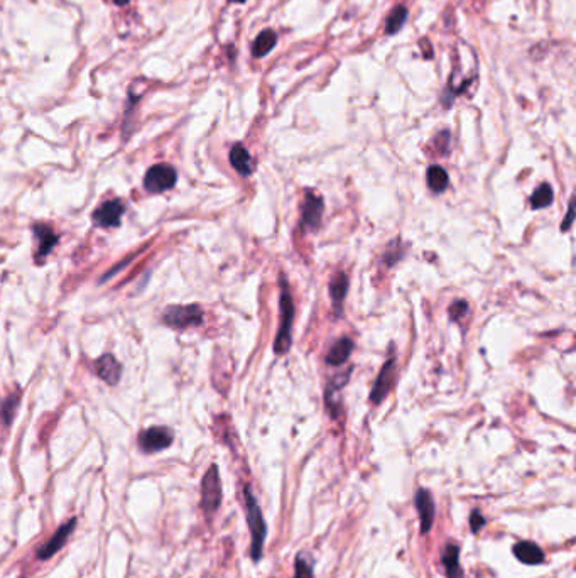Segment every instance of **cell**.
<instances>
[{
  "mask_svg": "<svg viewBox=\"0 0 576 578\" xmlns=\"http://www.w3.org/2000/svg\"><path fill=\"white\" fill-rule=\"evenodd\" d=\"M276 43H278V36H276L274 31H271V29L262 31L252 44V55L256 58L266 56L267 53H271L272 50H274Z\"/></svg>",
  "mask_w": 576,
  "mask_h": 578,
  "instance_id": "19",
  "label": "cell"
},
{
  "mask_svg": "<svg viewBox=\"0 0 576 578\" xmlns=\"http://www.w3.org/2000/svg\"><path fill=\"white\" fill-rule=\"evenodd\" d=\"M441 563L445 567L446 578H463V568L460 565V546L448 543L441 553Z\"/></svg>",
  "mask_w": 576,
  "mask_h": 578,
  "instance_id": "14",
  "label": "cell"
},
{
  "mask_svg": "<svg viewBox=\"0 0 576 578\" xmlns=\"http://www.w3.org/2000/svg\"><path fill=\"white\" fill-rule=\"evenodd\" d=\"M125 208L120 200H112V202H105L104 205L93 212V222L98 227H117L122 219Z\"/></svg>",
  "mask_w": 576,
  "mask_h": 578,
  "instance_id": "10",
  "label": "cell"
},
{
  "mask_svg": "<svg viewBox=\"0 0 576 578\" xmlns=\"http://www.w3.org/2000/svg\"><path fill=\"white\" fill-rule=\"evenodd\" d=\"M34 234H36V239H38L39 246H38V259H44L49 252H51V249L56 246L58 242V235L53 232L51 227L44 225V224H38L34 225Z\"/></svg>",
  "mask_w": 576,
  "mask_h": 578,
  "instance_id": "17",
  "label": "cell"
},
{
  "mask_svg": "<svg viewBox=\"0 0 576 578\" xmlns=\"http://www.w3.org/2000/svg\"><path fill=\"white\" fill-rule=\"evenodd\" d=\"M426 178H428V185H430L431 191H435V193H443V191L448 188V185H450L448 173H446L445 168L438 166V164H433L431 168H428Z\"/></svg>",
  "mask_w": 576,
  "mask_h": 578,
  "instance_id": "20",
  "label": "cell"
},
{
  "mask_svg": "<svg viewBox=\"0 0 576 578\" xmlns=\"http://www.w3.org/2000/svg\"><path fill=\"white\" fill-rule=\"evenodd\" d=\"M487 524V519L484 518V514L480 513V511H473V513L470 514V529H472V533L473 535H475V533H479L482 528H484Z\"/></svg>",
  "mask_w": 576,
  "mask_h": 578,
  "instance_id": "26",
  "label": "cell"
},
{
  "mask_svg": "<svg viewBox=\"0 0 576 578\" xmlns=\"http://www.w3.org/2000/svg\"><path fill=\"white\" fill-rule=\"evenodd\" d=\"M348 291V276L345 273H337L330 281V296H332L333 306L337 313H342V305Z\"/></svg>",
  "mask_w": 576,
  "mask_h": 578,
  "instance_id": "18",
  "label": "cell"
},
{
  "mask_svg": "<svg viewBox=\"0 0 576 578\" xmlns=\"http://www.w3.org/2000/svg\"><path fill=\"white\" fill-rule=\"evenodd\" d=\"M352 352H354V342L347 339V337H343V339L338 340L337 344L330 349V352L327 354V364L335 367L343 366V364L350 359Z\"/></svg>",
  "mask_w": 576,
  "mask_h": 578,
  "instance_id": "16",
  "label": "cell"
},
{
  "mask_svg": "<svg viewBox=\"0 0 576 578\" xmlns=\"http://www.w3.org/2000/svg\"><path fill=\"white\" fill-rule=\"evenodd\" d=\"M176 170L169 164H154L144 176V186L151 193H163L176 185Z\"/></svg>",
  "mask_w": 576,
  "mask_h": 578,
  "instance_id": "5",
  "label": "cell"
},
{
  "mask_svg": "<svg viewBox=\"0 0 576 578\" xmlns=\"http://www.w3.org/2000/svg\"><path fill=\"white\" fill-rule=\"evenodd\" d=\"M97 367V374L100 379H104L107 384L115 386L120 381V376H122V367L117 362V359L114 355H102L100 359L97 360L95 364Z\"/></svg>",
  "mask_w": 576,
  "mask_h": 578,
  "instance_id": "13",
  "label": "cell"
},
{
  "mask_svg": "<svg viewBox=\"0 0 576 578\" xmlns=\"http://www.w3.org/2000/svg\"><path fill=\"white\" fill-rule=\"evenodd\" d=\"M173 443V433L168 428H161V426H156V428H149L146 431H142L139 445L141 448L147 453H156L168 448L169 445Z\"/></svg>",
  "mask_w": 576,
  "mask_h": 578,
  "instance_id": "8",
  "label": "cell"
},
{
  "mask_svg": "<svg viewBox=\"0 0 576 578\" xmlns=\"http://www.w3.org/2000/svg\"><path fill=\"white\" fill-rule=\"evenodd\" d=\"M230 2H239V4H244L245 0H230Z\"/></svg>",
  "mask_w": 576,
  "mask_h": 578,
  "instance_id": "29",
  "label": "cell"
},
{
  "mask_svg": "<svg viewBox=\"0 0 576 578\" xmlns=\"http://www.w3.org/2000/svg\"><path fill=\"white\" fill-rule=\"evenodd\" d=\"M551 203H553V188L548 183H543L534 191L533 197H531V207H533L534 210H541V208H546Z\"/></svg>",
  "mask_w": 576,
  "mask_h": 578,
  "instance_id": "22",
  "label": "cell"
},
{
  "mask_svg": "<svg viewBox=\"0 0 576 578\" xmlns=\"http://www.w3.org/2000/svg\"><path fill=\"white\" fill-rule=\"evenodd\" d=\"M573 203H570V207H568V215H566V219H565V222H563L561 224V230H568L570 227H571V224H573Z\"/></svg>",
  "mask_w": 576,
  "mask_h": 578,
  "instance_id": "27",
  "label": "cell"
},
{
  "mask_svg": "<svg viewBox=\"0 0 576 578\" xmlns=\"http://www.w3.org/2000/svg\"><path fill=\"white\" fill-rule=\"evenodd\" d=\"M281 325L278 335L274 340V352L278 355H284L289 352L293 344V322H294V301L291 293L288 291V284L283 279V293H281Z\"/></svg>",
  "mask_w": 576,
  "mask_h": 578,
  "instance_id": "2",
  "label": "cell"
},
{
  "mask_svg": "<svg viewBox=\"0 0 576 578\" xmlns=\"http://www.w3.org/2000/svg\"><path fill=\"white\" fill-rule=\"evenodd\" d=\"M163 322L171 328H188L198 327L203 322V311L198 305L188 306H169L164 310Z\"/></svg>",
  "mask_w": 576,
  "mask_h": 578,
  "instance_id": "4",
  "label": "cell"
},
{
  "mask_svg": "<svg viewBox=\"0 0 576 578\" xmlns=\"http://www.w3.org/2000/svg\"><path fill=\"white\" fill-rule=\"evenodd\" d=\"M75 524H77V519H75V518L70 519L68 523L63 524V526H61L60 529H58L55 535H53L51 540H49L48 543L44 545V546H41V548H39V551H38V558L48 560V558L55 557L58 551H60V550L63 548V546L66 545V541H68L70 535H71V533H73Z\"/></svg>",
  "mask_w": 576,
  "mask_h": 578,
  "instance_id": "11",
  "label": "cell"
},
{
  "mask_svg": "<svg viewBox=\"0 0 576 578\" xmlns=\"http://www.w3.org/2000/svg\"><path fill=\"white\" fill-rule=\"evenodd\" d=\"M114 2L117 4V6H125V4H129L131 0H114Z\"/></svg>",
  "mask_w": 576,
  "mask_h": 578,
  "instance_id": "28",
  "label": "cell"
},
{
  "mask_svg": "<svg viewBox=\"0 0 576 578\" xmlns=\"http://www.w3.org/2000/svg\"><path fill=\"white\" fill-rule=\"evenodd\" d=\"M414 506H416L419 523H421V535L424 536L431 531L436 518V506L431 492L428 489H419L414 496Z\"/></svg>",
  "mask_w": 576,
  "mask_h": 578,
  "instance_id": "6",
  "label": "cell"
},
{
  "mask_svg": "<svg viewBox=\"0 0 576 578\" xmlns=\"http://www.w3.org/2000/svg\"><path fill=\"white\" fill-rule=\"evenodd\" d=\"M293 578H315L313 567L303 555H298L294 560V577Z\"/></svg>",
  "mask_w": 576,
  "mask_h": 578,
  "instance_id": "23",
  "label": "cell"
},
{
  "mask_svg": "<svg viewBox=\"0 0 576 578\" xmlns=\"http://www.w3.org/2000/svg\"><path fill=\"white\" fill-rule=\"evenodd\" d=\"M325 202L323 198L315 195L313 191H306L305 193V203H303V213L301 222L306 229L316 230L321 224V217H323Z\"/></svg>",
  "mask_w": 576,
  "mask_h": 578,
  "instance_id": "9",
  "label": "cell"
},
{
  "mask_svg": "<svg viewBox=\"0 0 576 578\" xmlns=\"http://www.w3.org/2000/svg\"><path fill=\"white\" fill-rule=\"evenodd\" d=\"M512 553L514 557L519 560L521 563L529 565V567H536V565H541L544 562V551L541 550V546L533 543V541H519V543L514 545L512 548Z\"/></svg>",
  "mask_w": 576,
  "mask_h": 578,
  "instance_id": "12",
  "label": "cell"
},
{
  "mask_svg": "<svg viewBox=\"0 0 576 578\" xmlns=\"http://www.w3.org/2000/svg\"><path fill=\"white\" fill-rule=\"evenodd\" d=\"M230 164L234 170L242 176L252 175L254 171V161L250 158V153L244 148L242 144H235L230 151Z\"/></svg>",
  "mask_w": 576,
  "mask_h": 578,
  "instance_id": "15",
  "label": "cell"
},
{
  "mask_svg": "<svg viewBox=\"0 0 576 578\" xmlns=\"http://www.w3.org/2000/svg\"><path fill=\"white\" fill-rule=\"evenodd\" d=\"M244 496H245V511H247L250 538H252V543H250V558H252L254 562H261L262 555H264V543H266V536H267L266 519H264V514H262L261 506H259V502L256 499V496H254L252 487L245 486Z\"/></svg>",
  "mask_w": 576,
  "mask_h": 578,
  "instance_id": "1",
  "label": "cell"
},
{
  "mask_svg": "<svg viewBox=\"0 0 576 578\" xmlns=\"http://www.w3.org/2000/svg\"><path fill=\"white\" fill-rule=\"evenodd\" d=\"M394 372H396V359L391 357L386 360L381 372H379L377 379L374 382V388L370 391V401L375 404H381L386 396L389 394V391L392 388V382H394Z\"/></svg>",
  "mask_w": 576,
  "mask_h": 578,
  "instance_id": "7",
  "label": "cell"
},
{
  "mask_svg": "<svg viewBox=\"0 0 576 578\" xmlns=\"http://www.w3.org/2000/svg\"><path fill=\"white\" fill-rule=\"evenodd\" d=\"M448 311H450V317H452L453 320H462L468 313V303L463 300L453 301Z\"/></svg>",
  "mask_w": 576,
  "mask_h": 578,
  "instance_id": "25",
  "label": "cell"
},
{
  "mask_svg": "<svg viewBox=\"0 0 576 578\" xmlns=\"http://www.w3.org/2000/svg\"><path fill=\"white\" fill-rule=\"evenodd\" d=\"M222 482L218 467L212 465L202 480V508L205 514L212 516L217 513L222 504Z\"/></svg>",
  "mask_w": 576,
  "mask_h": 578,
  "instance_id": "3",
  "label": "cell"
},
{
  "mask_svg": "<svg viewBox=\"0 0 576 578\" xmlns=\"http://www.w3.org/2000/svg\"><path fill=\"white\" fill-rule=\"evenodd\" d=\"M17 401H19V399H17V396H11V398H9L7 401H4V404H2V418H4V421H6V425H9L12 421V416H14Z\"/></svg>",
  "mask_w": 576,
  "mask_h": 578,
  "instance_id": "24",
  "label": "cell"
},
{
  "mask_svg": "<svg viewBox=\"0 0 576 578\" xmlns=\"http://www.w3.org/2000/svg\"><path fill=\"white\" fill-rule=\"evenodd\" d=\"M406 21H408V9H406L404 6H397L394 11L391 12L389 17H387L386 33L391 36L397 34L401 29H403Z\"/></svg>",
  "mask_w": 576,
  "mask_h": 578,
  "instance_id": "21",
  "label": "cell"
}]
</instances>
